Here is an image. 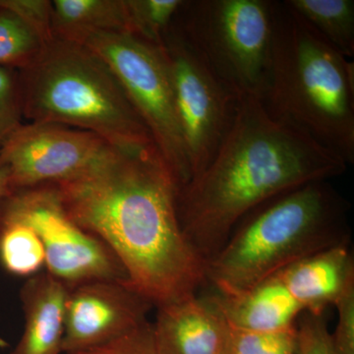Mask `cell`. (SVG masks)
Masks as SVG:
<instances>
[{
    "instance_id": "obj_6",
    "label": "cell",
    "mask_w": 354,
    "mask_h": 354,
    "mask_svg": "<svg viewBox=\"0 0 354 354\" xmlns=\"http://www.w3.org/2000/svg\"><path fill=\"white\" fill-rule=\"evenodd\" d=\"M274 0H184L174 24L237 97L260 100L269 78Z\"/></svg>"
},
{
    "instance_id": "obj_7",
    "label": "cell",
    "mask_w": 354,
    "mask_h": 354,
    "mask_svg": "<svg viewBox=\"0 0 354 354\" xmlns=\"http://www.w3.org/2000/svg\"><path fill=\"white\" fill-rule=\"evenodd\" d=\"M60 39L82 44L113 70L180 189L190 180V165L160 46L129 32H82Z\"/></svg>"
},
{
    "instance_id": "obj_19",
    "label": "cell",
    "mask_w": 354,
    "mask_h": 354,
    "mask_svg": "<svg viewBox=\"0 0 354 354\" xmlns=\"http://www.w3.org/2000/svg\"><path fill=\"white\" fill-rule=\"evenodd\" d=\"M44 41L19 15L0 6V66L24 70L43 51Z\"/></svg>"
},
{
    "instance_id": "obj_11",
    "label": "cell",
    "mask_w": 354,
    "mask_h": 354,
    "mask_svg": "<svg viewBox=\"0 0 354 354\" xmlns=\"http://www.w3.org/2000/svg\"><path fill=\"white\" fill-rule=\"evenodd\" d=\"M153 304L128 281L99 279L69 288L62 351L97 348L148 322Z\"/></svg>"
},
{
    "instance_id": "obj_13",
    "label": "cell",
    "mask_w": 354,
    "mask_h": 354,
    "mask_svg": "<svg viewBox=\"0 0 354 354\" xmlns=\"http://www.w3.org/2000/svg\"><path fill=\"white\" fill-rule=\"evenodd\" d=\"M278 277L304 312L324 314L354 285L351 241L310 255L281 270Z\"/></svg>"
},
{
    "instance_id": "obj_24",
    "label": "cell",
    "mask_w": 354,
    "mask_h": 354,
    "mask_svg": "<svg viewBox=\"0 0 354 354\" xmlns=\"http://www.w3.org/2000/svg\"><path fill=\"white\" fill-rule=\"evenodd\" d=\"M297 322L298 354H334L324 314L304 312Z\"/></svg>"
},
{
    "instance_id": "obj_18",
    "label": "cell",
    "mask_w": 354,
    "mask_h": 354,
    "mask_svg": "<svg viewBox=\"0 0 354 354\" xmlns=\"http://www.w3.org/2000/svg\"><path fill=\"white\" fill-rule=\"evenodd\" d=\"M0 264L16 277L31 278L46 267V253L38 234L18 221H0Z\"/></svg>"
},
{
    "instance_id": "obj_15",
    "label": "cell",
    "mask_w": 354,
    "mask_h": 354,
    "mask_svg": "<svg viewBox=\"0 0 354 354\" xmlns=\"http://www.w3.org/2000/svg\"><path fill=\"white\" fill-rule=\"evenodd\" d=\"M228 325L255 332H276L297 325L304 309L277 276L234 297L213 295Z\"/></svg>"
},
{
    "instance_id": "obj_9",
    "label": "cell",
    "mask_w": 354,
    "mask_h": 354,
    "mask_svg": "<svg viewBox=\"0 0 354 354\" xmlns=\"http://www.w3.org/2000/svg\"><path fill=\"white\" fill-rule=\"evenodd\" d=\"M158 46L169 70L192 178L215 156L239 97L216 78L174 22Z\"/></svg>"
},
{
    "instance_id": "obj_22",
    "label": "cell",
    "mask_w": 354,
    "mask_h": 354,
    "mask_svg": "<svg viewBox=\"0 0 354 354\" xmlns=\"http://www.w3.org/2000/svg\"><path fill=\"white\" fill-rule=\"evenodd\" d=\"M19 70L0 66V148L22 127Z\"/></svg>"
},
{
    "instance_id": "obj_1",
    "label": "cell",
    "mask_w": 354,
    "mask_h": 354,
    "mask_svg": "<svg viewBox=\"0 0 354 354\" xmlns=\"http://www.w3.org/2000/svg\"><path fill=\"white\" fill-rule=\"evenodd\" d=\"M55 185L70 218L113 251L128 283L153 307L197 295L206 283V262L179 221L178 185L156 147L113 150Z\"/></svg>"
},
{
    "instance_id": "obj_23",
    "label": "cell",
    "mask_w": 354,
    "mask_h": 354,
    "mask_svg": "<svg viewBox=\"0 0 354 354\" xmlns=\"http://www.w3.org/2000/svg\"><path fill=\"white\" fill-rule=\"evenodd\" d=\"M73 354H162L153 335V324L146 322L113 341Z\"/></svg>"
},
{
    "instance_id": "obj_2",
    "label": "cell",
    "mask_w": 354,
    "mask_h": 354,
    "mask_svg": "<svg viewBox=\"0 0 354 354\" xmlns=\"http://www.w3.org/2000/svg\"><path fill=\"white\" fill-rule=\"evenodd\" d=\"M348 167L308 135L270 115L260 100L239 97L215 156L178 190L181 227L207 262L254 209L305 184L329 181Z\"/></svg>"
},
{
    "instance_id": "obj_25",
    "label": "cell",
    "mask_w": 354,
    "mask_h": 354,
    "mask_svg": "<svg viewBox=\"0 0 354 354\" xmlns=\"http://www.w3.org/2000/svg\"><path fill=\"white\" fill-rule=\"evenodd\" d=\"M0 6L19 15L44 41L53 38V7L48 0H0Z\"/></svg>"
},
{
    "instance_id": "obj_27",
    "label": "cell",
    "mask_w": 354,
    "mask_h": 354,
    "mask_svg": "<svg viewBox=\"0 0 354 354\" xmlns=\"http://www.w3.org/2000/svg\"><path fill=\"white\" fill-rule=\"evenodd\" d=\"M12 191L8 169L3 165H0V203L3 201Z\"/></svg>"
},
{
    "instance_id": "obj_3",
    "label": "cell",
    "mask_w": 354,
    "mask_h": 354,
    "mask_svg": "<svg viewBox=\"0 0 354 354\" xmlns=\"http://www.w3.org/2000/svg\"><path fill=\"white\" fill-rule=\"evenodd\" d=\"M260 101L272 118L353 164V62L285 0L272 2L271 62Z\"/></svg>"
},
{
    "instance_id": "obj_20",
    "label": "cell",
    "mask_w": 354,
    "mask_h": 354,
    "mask_svg": "<svg viewBox=\"0 0 354 354\" xmlns=\"http://www.w3.org/2000/svg\"><path fill=\"white\" fill-rule=\"evenodd\" d=\"M129 34L158 44L171 28L184 0H124Z\"/></svg>"
},
{
    "instance_id": "obj_16",
    "label": "cell",
    "mask_w": 354,
    "mask_h": 354,
    "mask_svg": "<svg viewBox=\"0 0 354 354\" xmlns=\"http://www.w3.org/2000/svg\"><path fill=\"white\" fill-rule=\"evenodd\" d=\"M51 7L57 38L82 32H129L124 0H55Z\"/></svg>"
},
{
    "instance_id": "obj_21",
    "label": "cell",
    "mask_w": 354,
    "mask_h": 354,
    "mask_svg": "<svg viewBox=\"0 0 354 354\" xmlns=\"http://www.w3.org/2000/svg\"><path fill=\"white\" fill-rule=\"evenodd\" d=\"M223 354H298L297 325L276 332H255L228 325Z\"/></svg>"
},
{
    "instance_id": "obj_12",
    "label": "cell",
    "mask_w": 354,
    "mask_h": 354,
    "mask_svg": "<svg viewBox=\"0 0 354 354\" xmlns=\"http://www.w3.org/2000/svg\"><path fill=\"white\" fill-rule=\"evenodd\" d=\"M153 335L162 354H223L228 324L213 295L158 307Z\"/></svg>"
},
{
    "instance_id": "obj_10",
    "label": "cell",
    "mask_w": 354,
    "mask_h": 354,
    "mask_svg": "<svg viewBox=\"0 0 354 354\" xmlns=\"http://www.w3.org/2000/svg\"><path fill=\"white\" fill-rule=\"evenodd\" d=\"M99 136L53 123L23 124L0 148L12 190L58 184L80 176L113 152Z\"/></svg>"
},
{
    "instance_id": "obj_8",
    "label": "cell",
    "mask_w": 354,
    "mask_h": 354,
    "mask_svg": "<svg viewBox=\"0 0 354 354\" xmlns=\"http://www.w3.org/2000/svg\"><path fill=\"white\" fill-rule=\"evenodd\" d=\"M0 221L24 223L38 234L46 272L68 290L99 279L128 281L113 251L70 218L55 184L13 190L0 203Z\"/></svg>"
},
{
    "instance_id": "obj_4",
    "label": "cell",
    "mask_w": 354,
    "mask_h": 354,
    "mask_svg": "<svg viewBox=\"0 0 354 354\" xmlns=\"http://www.w3.org/2000/svg\"><path fill=\"white\" fill-rule=\"evenodd\" d=\"M351 204L328 180L272 198L242 218L206 262V283L234 297L320 251L351 241Z\"/></svg>"
},
{
    "instance_id": "obj_5",
    "label": "cell",
    "mask_w": 354,
    "mask_h": 354,
    "mask_svg": "<svg viewBox=\"0 0 354 354\" xmlns=\"http://www.w3.org/2000/svg\"><path fill=\"white\" fill-rule=\"evenodd\" d=\"M19 73L23 115L32 123L94 133L122 153L156 147L113 70L82 44L53 36Z\"/></svg>"
},
{
    "instance_id": "obj_17",
    "label": "cell",
    "mask_w": 354,
    "mask_h": 354,
    "mask_svg": "<svg viewBox=\"0 0 354 354\" xmlns=\"http://www.w3.org/2000/svg\"><path fill=\"white\" fill-rule=\"evenodd\" d=\"M286 3L335 50L353 59V0H285Z\"/></svg>"
},
{
    "instance_id": "obj_14",
    "label": "cell",
    "mask_w": 354,
    "mask_h": 354,
    "mask_svg": "<svg viewBox=\"0 0 354 354\" xmlns=\"http://www.w3.org/2000/svg\"><path fill=\"white\" fill-rule=\"evenodd\" d=\"M68 288L48 272L28 278L20 290L24 329L9 354H62Z\"/></svg>"
},
{
    "instance_id": "obj_26",
    "label": "cell",
    "mask_w": 354,
    "mask_h": 354,
    "mask_svg": "<svg viewBox=\"0 0 354 354\" xmlns=\"http://www.w3.org/2000/svg\"><path fill=\"white\" fill-rule=\"evenodd\" d=\"M337 309V323L334 333H330L334 354H354V285L335 305Z\"/></svg>"
}]
</instances>
